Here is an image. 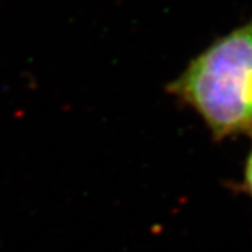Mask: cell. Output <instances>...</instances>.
Returning <instances> with one entry per match:
<instances>
[{
	"label": "cell",
	"instance_id": "obj_1",
	"mask_svg": "<svg viewBox=\"0 0 252 252\" xmlns=\"http://www.w3.org/2000/svg\"><path fill=\"white\" fill-rule=\"evenodd\" d=\"M167 91L202 118L217 142L252 135V21L200 52Z\"/></svg>",
	"mask_w": 252,
	"mask_h": 252
},
{
	"label": "cell",
	"instance_id": "obj_2",
	"mask_svg": "<svg viewBox=\"0 0 252 252\" xmlns=\"http://www.w3.org/2000/svg\"><path fill=\"white\" fill-rule=\"evenodd\" d=\"M238 188L241 189L248 198L252 199V144L250 153L247 156L245 164H244L243 178H241V182L238 184Z\"/></svg>",
	"mask_w": 252,
	"mask_h": 252
}]
</instances>
